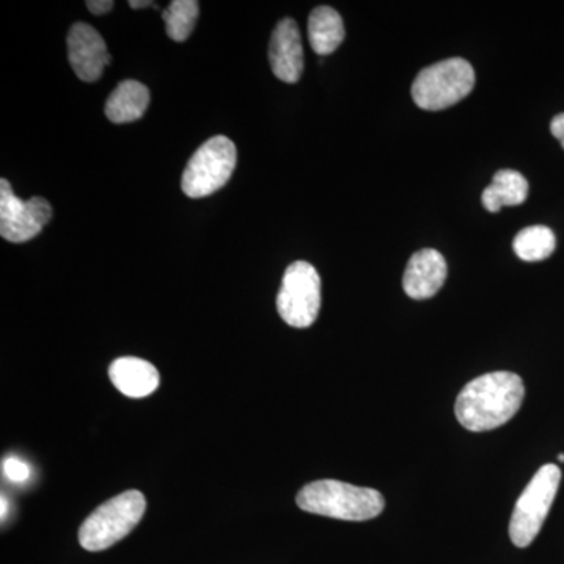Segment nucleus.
Here are the masks:
<instances>
[{
  "instance_id": "1",
  "label": "nucleus",
  "mask_w": 564,
  "mask_h": 564,
  "mask_svg": "<svg viewBox=\"0 0 564 564\" xmlns=\"http://www.w3.org/2000/svg\"><path fill=\"white\" fill-rule=\"evenodd\" d=\"M524 381L513 372H491L469 381L455 403V415L469 432H491L510 422L524 402Z\"/></svg>"
},
{
  "instance_id": "2",
  "label": "nucleus",
  "mask_w": 564,
  "mask_h": 564,
  "mask_svg": "<svg viewBox=\"0 0 564 564\" xmlns=\"http://www.w3.org/2000/svg\"><path fill=\"white\" fill-rule=\"evenodd\" d=\"M296 505L306 513L326 516L340 521L361 522L383 513V494L344 481L318 480L304 486Z\"/></svg>"
},
{
  "instance_id": "3",
  "label": "nucleus",
  "mask_w": 564,
  "mask_h": 564,
  "mask_svg": "<svg viewBox=\"0 0 564 564\" xmlns=\"http://www.w3.org/2000/svg\"><path fill=\"white\" fill-rule=\"evenodd\" d=\"M147 511V499L140 491H126L111 497L82 524L79 543L85 551L101 552L117 544L139 525Z\"/></svg>"
},
{
  "instance_id": "4",
  "label": "nucleus",
  "mask_w": 564,
  "mask_h": 564,
  "mask_svg": "<svg viewBox=\"0 0 564 564\" xmlns=\"http://www.w3.org/2000/svg\"><path fill=\"white\" fill-rule=\"evenodd\" d=\"M475 87V70L464 58L426 66L413 84V99L423 110H444L463 101Z\"/></svg>"
},
{
  "instance_id": "5",
  "label": "nucleus",
  "mask_w": 564,
  "mask_h": 564,
  "mask_svg": "<svg viewBox=\"0 0 564 564\" xmlns=\"http://www.w3.org/2000/svg\"><path fill=\"white\" fill-rule=\"evenodd\" d=\"M562 481L555 464L541 467L516 502L510 521V538L516 547H529L543 529Z\"/></svg>"
},
{
  "instance_id": "6",
  "label": "nucleus",
  "mask_w": 564,
  "mask_h": 564,
  "mask_svg": "<svg viewBox=\"0 0 564 564\" xmlns=\"http://www.w3.org/2000/svg\"><path fill=\"white\" fill-rule=\"evenodd\" d=\"M236 144L228 137H212L192 155L182 174L181 188L188 198H206L220 191L236 170Z\"/></svg>"
},
{
  "instance_id": "7",
  "label": "nucleus",
  "mask_w": 564,
  "mask_h": 564,
  "mask_svg": "<svg viewBox=\"0 0 564 564\" xmlns=\"http://www.w3.org/2000/svg\"><path fill=\"white\" fill-rule=\"evenodd\" d=\"M278 313L293 328H310L322 306V281L310 262L296 261L285 270L276 299Z\"/></svg>"
},
{
  "instance_id": "8",
  "label": "nucleus",
  "mask_w": 564,
  "mask_h": 564,
  "mask_svg": "<svg viewBox=\"0 0 564 564\" xmlns=\"http://www.w3.org/2000/svg\"><path fill=\"white\" fill-rule=\"evenodd\" d=\"M51 218L52 206L47 199L33 196L22 202L9 181H0V236L7 242H29L43 231Z\"/></svg>"
},
{
  "instance_id": "9",
  "label": "nucleus",
  "mask_w": 564,
  "mask_h": 564,
  "mask_svg": "<svg viewBox=\"0 0 564 564\" xmlns=\"http://www.w3.org/2000/svg\"><path fill=\"white\" fill-rule=\"evenodd\" d=\"M68 58L74 73L80 80L101 79L104 68L111 63L107 44L95 28L76 22L68 33Z\"/></svg>"
},
{
  "instance_id": "10",
  "label": "nucleus",
  "mask_w": 564,
  "mask_h": 564,
  "mask_svg": "<svg viewBox=\"0 0 564 564\" xmlns=\"http://www.w3.org/2000/svg\"><path fill=\"white\" fill-rule=\"evenodd\" d=\"M269 61L278 79L296 84L302 77L304 54L299 25L292 18H284L274 28L270 40Z\"/></svg>"
},
{
  "instance_id": "11",
  "label": "nucleus",
  "mask_w": 564,
  "mask_h": 564,
  "mask_svg": "<svg viewBox=\"0 0 564 564\" xmlns=\"http://www.w3.org/2000/svg\"><path fill=\"white\" fill-rule=\"evenodd\" d=\"M447 280V262L440 251L425 248L415 252L404 270L403 289L410 299L429 300Z\"/></svg>"
},
{
  "instance_id": "12",
  "label": "nucleus",
  "mask_w": 564,
  "mask_h": 564,
  "mask_svg": "<svg viewBox=\"0 0 564 564\" xmlns=\"http://www.w3.org/2000/svg\"><path fill=\"white\" fill-rule=\"evenodd\" d=\"M109 377L115 388L131 399L151 395L161 384L158 369L151 362L132 356L115 359L110 364Z\"/></svg>"
},
{
  "instance_id": "13",
  "label": "nucleus",
  "mask_w": 564,
  "mask_h": 564,
  "mask_svg": "<svg viewBox=\"0 0 564 564\" xmlns=\"http://www.w3.org/2000/svg\"><path fill=\"white\" fill-rule=\"evenodd\" d=\"M151 95L139 80H122L106 102L107 118L115 124L140 120L150 106Z\"/></svg>"
},
{
  "instance_id": "14",
  "label": "nucleus",
  "mask_w": 564,
  "mask_h": 564,
  "mask_svg": "<svg viewBox=\"0 0 564 564\" xmlns=\"http://www.w3.org/2000/svg\"><path fill=\"white\" fill-rule=\"evenodd\" d=\"M307 35L315 54H333L345 39L343 18L332 7H317L307 22Z\"/></svg>"
},
{
  "instance_id": "15",
  "label": "nucleus",
  "mask_w": 564,
  "mask_h": 564,
  "mask_svg": "<svg viewBox=\"0 0 564 564\" xmlns=\"http://www.w3.org/2000/svg\"><path fill=\"white\" fill-rule=\"evenodd\" d=\"M529 195V182L514 170H500L494 174L491 185L485 188L481 202L486 210L499 212L503 206H519Z\"/></svg>"
},
{
  "instance_id": "16",
  "label": "nucleus",
  "mask_w": 564,
  "mask_h": 564,
  "mask_svg": "<svg viewBox=\"0 0 564 564\" xmlns=\"http://www.w3.org/2000/svg\"><path fill=\"white\" fill-rule=\"evenodd\" d=\"M554 232L545 226H530L516 236L513 250L519 259L525 262H538L547 259L555 251Z\"/></svg>"
},
{
  "instance_id": "17",
  "label": "nucleus",
  "mask_w": 564,
  "mask_h": 564,
  "mask_svg": "<svg viewBox=\"0 0 564 564\" xmlns=\"http://www.w3.org/2000/svg\"><path fill=\"white\" fill-rule=\"evenodd\" d=\"M198 14L199 3L196 0H174L162 13L166 35L177 43L187 40L192 35Z\"/></svg>"
},
{
  "instance_id": "18",
  "label": "nucleus",
  "mask_w": 564,
  "mask_h": 564,
  "mask_svg": "<svg viewBox=\"0 0 564 564\" xmlns=\"http://www.w3.org/2000/svg\"><path fill=\"white\" fill-rule=\"evenodd\" d=\"M2 469L3 475L13 484H24L31 478V467L18 458H7L2 463Z\"/></svg>"
},
{
  "instance_id": "19",
  "label": "nucleus",
  "mask_w": 564,
  "mask_h": 564,
  "mask_svg": "<svg viewBox=\"0 0 564 564\" xmlns=\"http://www.w3.org/2000/svg\"><path fill=\"white\" fill-rule=\"evenodd\" d=\"M87 7L96 17H102L113 10L115 2L113 0H88Z\"/></svg>"
},
{
  "instance_id": "20",
  "label": "nucleus",
  "mask_w": 564,
  "mask_h": 564,
  "mask_svg": "<svg viewBox=\"0 0 564 564\" xmlns=\"http://www.w3.org/2000/svg\"><path fill=\"white\" fill-rule=\"evenodd\" d=\"M551 132L555 139L560 140V143H562V147L564 148V113L556 115L554 120H552Z\"/></svg>"
},
{
  "instance_id": "21",
  "label": "nucleus",
  "mask_w": 564,
  "mask_h": 564,
  "mask_svg": "<svg viewBox=\"0 0 564 564\" xmlns=\"http://www.w3.org/2000/svg\"><path fill=\"white\" fill-rule=\"evenodd\" d=\"M129 7L133 10L147 9V7H154L155 9V3L150 2V0H131V2H129Z\"/></svg>"
},
{
  "instance_id": "22",
  "label": "nucleus",
  "mask_w": 564,
  "mask_h": 564,
  "mask_svg": "<svg viewBox=\"0 0 564 564\" xmlns=\"http://www.w3.org/2000/svg\"><path fill=\"white\" fill-rule=\"evenodd\" d=\"M9 513V502H7L6 496H2V519H6Z\"/></svg>"
},
{
  "instance_id": "23",
  "label": "nucleus",
  "mask_w": 564,
  "mask_h": 564,
  "mask_svg": "<svg viewBox=\"0 0 564 564\" xmlns=\"http://www.w3.org/2000/svg\"><path fill=\"white\" fill-rule=\"evenodd\" d=\"M558 462H560V463H564V454L558 455Z\"/></svg>"
}]
</instances>
